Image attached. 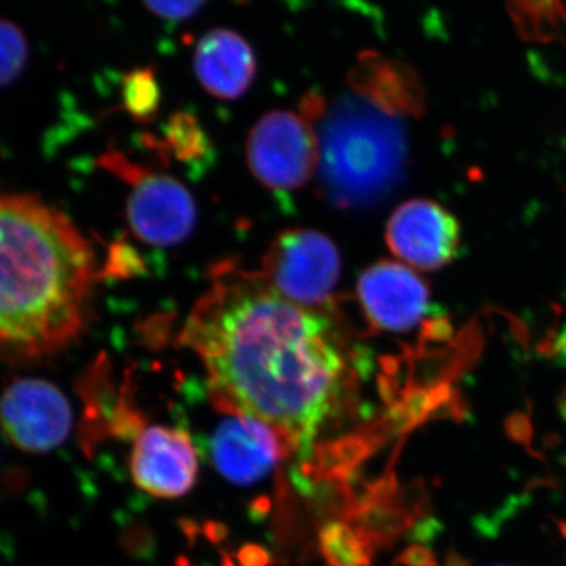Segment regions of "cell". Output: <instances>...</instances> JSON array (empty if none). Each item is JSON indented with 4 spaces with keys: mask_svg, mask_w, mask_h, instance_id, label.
I'll return each mask as SVG.
<instances>
[{
    "mask_svg": "<svg viewBox=\"0 0 566 566\" xmlns=\"http://www.w3.org/2000/svg\"><path fill=\"white\" fill-rule=\"evenodd\" d=\"M340 323L275 292L260 273L214 266L181 344L202 360L222 411L262 420L308 460L352 379Z\"/></svg>",
    "mask_w": 566,
    "mask_h": 566,
    "instance_id": "obj_1",
    "label": "cell"
},
{
    "mask_svg": "<svg viewBox=\"0 0 566 566\" xmlns=\"http://www.w3.org/2000/svg\"><path fill=\"white\" fill-rule=\"evenodd\" d=\"M96 256L73 221L32 193H0V360L33 363L88 326Z\"/></svg>",
    "mask_w": 566,
    "mask_h": 566,
    "instance_id": "obj_2",
    "label": "cell"
},
{
    "mask_svg": "<svg viewBox=\"0 0 566 566\" xmlns=\"http://www.w3.org/2000/svg\"><path fill=\"white\" fill-rule=\"evenodd\" d=\"M405 115L346 85L319 115V177L327 200L364 210L400 185L408 163Z\"/></svg>",
    "mask_w": 566,
    "mask_h": 566,
    "instance_id": "obj_3",
    "label": "cell"
},
{
    "mask_svg": "<svg viewBox=\"0 0 566 566\" xmlns=\"http://www.w3.org/2000/svg\"><path fill=\"white\" fill-rule=\"evenodd\" d=\"M102 166L132 188L126 212L137 238L158 248L188 240L196 229L197 208L180 181L151 172L115 150L104 153Z\"/></svg>",
    "mask_w": 566,
    "mask_h": 566,
    "instance_id": "obj_4",
    "label": "cell"
},
{
    "mask_svg": "<svg viewBox=\"0 0 566 566\" xmlns=\"http://www.w3.org/2000/svg\"><path fill=\"white\" fill-rule=\"evenodd\" d=\"M340 270V253L326 234L296 229L275 238L264 255L260 274L292 303L315 311H333Z\"/></svg>",
    "mask_w": 566,
    "mask_h": 566,
    "instance_id": "obj_5",
    "label": "cell"
},
{
    "mask_svg": "<svg viewBox=\"0 0 566 566\" xmlns=\"http://www.w3.org/2000/svg\"><path fill=\"white\" fill-rule=\"evenodd\" d=\"M314 118L301 112L263 115L248 139V163L264 188L290 192L304 188L319 166Z\"/></svg>",
    "mask_w": 566,
    "mask_h": 566,
    "instance_id": "obj_6",
    "label": "cell"
},
{
    "mask_svg": "<svg viewBox=\"0 0 566 566\" xmlns=\"http://www.w3.org/2000/svg\"><path fill=\"white\" fill-rule=\"evenodd\" d=\"M71 424L69 400L46 379H14L0 397V428L22 452L57 449L69 438Z\"/></svg>",
    "mask_w": 566,
    "mask_h": 566,
    "instance_id": "obj_7",
    "label": "cell"
},
{
    "mask_svg": "<svg viewBox=\"0 0 566 566\" xmlns=\"http://www.w3.org/2000/svg\"><path fill=\"white\" fill-rule=\"evenodd\" d=\"M197 453L188 431L163 424L145 427L133 446L134 483L155 497H181L192 490L199 475Z\"/></svg>",
    "mask_w": 566,
    "mask_h": 566,
    "instance_id": "obj_8",
    "label": "cell"
},
{
    "mask_svg": "<svg viewBox=\"0 0 566 566\" xmlns=\"http://www.w3.org/2000/svg\"><path fill=\"white\" fill-rule=\"evenodd\" d=\"M390 251L412 268L439 270L455 259L461 230L455 216L431 200H411L394 211L387 223Z\"/></svg>",
    "mask_w": 566,
    "mask_h": 566,
    "instance_id": "obj_9",
    "label": "cell"
},
{
    "mask_svg": "<svg viewBox=\"0 0 566 566\" xmlns=\"http://www.w3.org/2000/svg\"><path fill=\"white\" fill-rule=\"evenodd\" d=\"M357 296L368 322L387 333H408L430 308L428 285L408 266L379 262L357 282Z\"/></svg>",
    "mask_w": 566,
    "mask_h": 566,
    "instance_id": "obj_10",
    "label": "cell"
},
{
    "mask_svg": "<svg viewBox=\"0 0 566 566\" xmlns=\"http://www.w3.org/2000/svg\"><path fill=\"white\" fill-rule=\"evenodd\" d=\"M229 416L212 433L211 460L226 479L238 485H252L273 471L286 449L262 420L238 412Z\"/></svg>",
    "mask_w": 566,
    "mask_h": 566,
    "instance_id": "obj_11",
    "label": "cell"
},
{
    "mask_svg": "<svg viewBox=\"0 0 566 566\" xmlns=\"http://www.w3.org/2000/svg\"><path fill=\"white\" fill-rule=\"evenodd\" d=\"M193 71L210 95L233 102L241 98L255 80V52L240 33L212 29L197 43Z\"/></svg>",
    "mask_w": 566,
    "mask_h": 566,
    "instance_id": "obj_12",
    "label": "cell"
},
{
    "mask_svg": "<svg viewBox=\"0 0 566 566\" xmlns=\"http://www.w3.org/2000/svg\"><path fill=\"white\" fill-rule=\"evenodd\" d=\"M349 87L365 93L390 109L411 117L423 106V91L415 71L378 52L365 51L348 73Z\"/></svg>",
    "mask_w": 566,
    "mask_h": 566,
    "instance_id": "obj_13",
    "label": "cell"
},
{
    "mask_svg": "<svg viewBox=\"0 0 566 566\" xmlns=\"http://www.w3.org/2000/svg\"><path fill=\"white\" fill-rule=\"evenodd\" d=\"M161 96V87L151 69L134 70L123 80V104L137 122H150L158 114Z\"/></svg>",
    "mask_w": 566,
    "mask_h": 566,
    "instance_id": "obj_14",
    "label": "cell"
},
{
    "mask_svg": "<svg viewBox=\"0 0 566 566\" xmlns=\"http://www.w3.org/2000/svg\"><path fill=\"white\" fill-rule=\"evenodd\" d=\"M29 46L24 33L13 22L0 18V87L13 84L24 73Z\"/></svg>",
    "mask_w": 566,
    "mask_h": 566,
    "instance_id": "obj_15",
    "label": "cell"
},
{
    "mask_svg": "<svg viewBox=\"0 0 566 566\" xmlns=\"http://www.w3.org/2000/svg\"><path fill=\"white\" fill-rule=\"evenodd\" d=\"M323 553L334 566H363L365 549L352 528L333 524L322 534Z\"/></svg>",
    "mask_w": 566,
    "mask_h": 566,
    "instance_id": "obj_16",
    "label": "cell"
},
{
    "mask_svg": "<svg viewBox=\"0 0 566 566\" xmlns=\"http://www.w3.org/2000/svg\"><path fill=\"white\" fill-rule=\"evenodd\" d=\"M166 133L167 142L172 145L177 158L191 161L203 155L207 140H205L202 128L192 115H174L167 125Z\"/></svg>",
    "mask_w": 566,
    "mask_h": 566,
    "instance_id": "obj_17",
    "label": "cell"
},
{
    "mask_svg": "<svg viewBox=\"0 0 566 566\" xmlns=\"http://www.w3.org/2000/svg\"><path fill=\"white\" fill-rule=\"evenodd\" d=\"M156 17L169 21H185L196 17L207 0H142Z\"/></svg>",
    "mask_w": 566,
    "mask_h": 566,
    "instance_id": "obj_18",
    "label": "cell"
},
{
    "mask_svg": "<svg viewBox=\"0 0 566 566\" xmlns=\"http://www.w3.org/2000/svg\"><path fill=\"white\" fill-rule=\"evenodd\" d=\"M142 270V262L134 249L126 244H115L104 266L103 275L109 277H126L137 274Z\"/></svg>",
    "mask_w": 566,
    "mask_h": 566,
    "instance_id": "obj_19",
    "label": "cell"
},
{
    "mask_svg": "<svg viewBox=\"0 0 566 566\" xmlns=\"http://www.w3.org/2000/svg\"><path fill=\"white\" fill-rule=\"evenodd\" d=\"M449 566H458V565H449Z\"/></svg>",
    "mask_w": 566,
    "mask_h": 566,
    "instance_id": "obj_20",
    "label": "cell"
}]
</instances>
